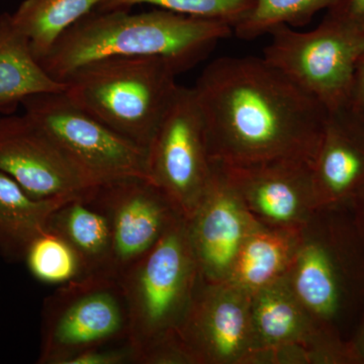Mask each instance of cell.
<instances>
[{"instance_id": "7a4b0ae2", "label": "cell", "mask_w": 364, "mask_h": 364, "mask_svg": "<svg viewBox=\"0 0 364 364\" xmlns=\"http://www.w3.org/2000/svg\"><path fill=\"white\" fill-rule=\"evenodd\" d=\"M232 33L233 28L223 21L166 9L135 14L100 11L71 26L40 64L62 83L85 64L111 57H158L181 74L200 64Z\"/></svg>"}, {"instance_id": "52a82bcc", "label": "cell", "mask_w": 364, "mask_h": 364, "mask_svg": "<svg viewBox=\"0 0 364 364\" xmlns=\"http://www.w3.org/2000/svg\"><path fill=\"white\" fill-rule=\"evenodd\" d=\"M268 35L263 57L327 112L348 107L354 73L364 53V37L325 16L314 30L279 26Z\"/></svg>"}, {"instance_id": "30bf717a", "label": "cell", "mask_w": 364, "mask_h": 364, "mask_svg": "<svg viewBox=\"0 0 364 364\" xmlns=\"http://www.w3.org/2000/svg\"><path fill=\"white\" fill-rule=\"evenodd\" d=\"M252 294L230 282L200 279L177 341L188 364L258 363Z\"/></svg>"}, {"instance_id": "484cf974", "label": "cell", "mask_w": 364, "mask_h": 364, "mask_svg": "<svg viewBox=\"0 0 364 364\" xmlns=\"http://www.w3.org/2000/svg\"><path fill=\"white\" fill-rule=\"evenodd\" d=\"M326 16L339 21L364 37V0H340Z\"/></svg>"}, {"instance_id": "7402d4cb", "label": "cell", "mask_w": 364, "mask_h": 364, "mask_svg": "<svg viewBox=\"0 0 364 364\" xmlns=\"http://www.w3.org/2000/svg\"><path fill=\"white\" fill-rule=\"evenodd\" d=\"M252 11L234 26L233 33L242 40H254L268 35L279 26H303L320 11H328L340 0H254Z\"/></svg>"}, {"instance_id": "ffe728a7", "label": "cell", "mask_w": 364, "mask_h": 364, "mask_svg": "<svg viewBox=\"0 0 364 364\" xmlns=\"http://www.w3.org/2000/svg\"><path fill=\"white\" fill-rule=\"evenodd\" d=\"M70 200H36L0 171V255L11 262L23 261L28 246L47 228L52 213Z\"/></svg>"}, {"instance_id": "d4e9b609", "label": "cell", "mask_w": 364, "mask_h": 364, "mask_svg": "<svg viewBox=\"0 0 364 364\" xmlns=\"http://www.w3.org/2000/svg\"><path fill=\"white\" fill-rule=\"evenodd\" d=\"M124 363H135V355L128 342L93 347L69 359L66 364Z\"/></svg>"}, {"instance_id": "6da1fadb", "label": "cell", "mask_w": 364, "mask_h": 364, "mask_svg": "<svg viewBox=\"0 0 364 364\" xmlns=\"http://www.w3.org/2000/svg\"><path fill=\"white\" fill-rule=\"evenodd\" d=\"M210 161L312 164L327 109L264 57H222L193 87Z\"/></svg>"}, {"instance_id": "7c38bea8", "label": "cell", "mask_w": 364, "mask_h": 364, "mask_svg": "<svg viewBox=\"0 0 364 364\" xmlns=\"http://www.w3.org/2000/svg\"><path fill=\"white\" fill-rule=\"evenodd\" d=\"M0 171L36 200H70L100 186L25 114L0 117Z\"/></svg>"}, {"instance_id": "4fadbf2b", "label": "cell", "mask_w": 364, "mask_h": 364, "mask_svg": "<svg viewBox=\"0 0 364 364\" xmlns=\"http://www.w3.org/2000/svg\"><path fill=\"white\" fill-rule=\"evenodd\" d=\"M92 200L111 226L112 275L119 279L184 218L152 181L126 178L102 184Z\"/></svg>"}, {"instance_id": "83f0119b", "label": "cell", "mask_w": 364, "mask_h": 364, "mask_svg": "<svg viewBox=\"0 0 364 364\" xmlns=\"http://www.w3.org/2000/svg\"><path fill=\"white\" fill-rule=\"evenodd\" d=\"M348 349L352 364H364V311L358 328L348 340Z\"/></svg>"}, {"instance_id": "f1b7e54d", "label": "cell", "mask_w": 364, "mask_h": 364, "mask_svg": "<svg viewBox=\"0 0 364 364\" xmlns=\"http://www.w3.org/2000/svg\"><path fill=\"white\" fill-rule=\"evenodd\" d=\"M354 225L364 243V191L349 205Z\"/></svg>"}, {"instance_id": "9a60e30c", "label": "cell", "mask_w": 364, "mask_h": 364, "mask_svg": "<svg viewBox=\"0 0 364 364\" xmlns=\"http://www.w3.org/2000/svg\"><path fill=\"white\" fill-rule=\"evenodd\" d=\"M207 191L186 220L200 279L227 282L237 254L256 224L219 165L213 163Z\"/></svg>"}, {"instance_id": "2e32d148", "label": "cell", "mask_w": 364, "mask_h": 364, "mask_svg": "<svg viewBox=\"0 0 364 364\" xmlns=\"http://www.w3.org/2000/svg\"><path fill=\"white\" fill-rule=\"evenodd\" d=\"M318 208L349 207L364 191V112H328L312 162Z\"/></svg>"}, {"instance_id": "cb8c5ba5", "label": "cell", "mask_w": 364, "mask_h": 364, "mask_svg": "<svg viewBox=\"0 0 364 364\" xmlns=\"http://www.w3.org/2000/svg\"><path fill=\"white\" fill-rule=\"evenodd\" d=\"M254 0H107L100 11L127 9L136 4H152L173 13L238 25L252 11Z\"/></svg>"}, {"instance_id": "5bb4252c", "label": "cell", "mask_w": 364, "mask_h": 364, "mask_svg": "<svg viewBox=\"0 0 364 364\" xmlns=\"http://www.w3.org/2000/svg\"><path fill=\"white\" fill-rule=\"evenodd\" d=\"M217 165L249 214L265 226L301 229L320 208L310 162L287 160L249 166Z\"/></svg>"}, {"instance_id": "f546056e", "label": "cell", "mask_w": 364, "mask_h": 364, "mask_svg": "<svg viewBox=\"0 0 364 364\" xmlns=\"http://www.w3.org/2000/svg\"><path fill=\"white\" fill-rule=\"evenodd\" d=\"M1 114H4V112H2L1 109H0V117H1Z\"/></svg>"}, {"instance_id": "9c48e42d", "label": "cell", "mask_w": 364, "mask_h": 364, "mask_svg": "<svg viewBox=\"0 0 364 364\" xmlns=\"http://www.w3.org/2000/svg\"><path fill=\"white\" fill-rule=\"evenodd\" d=\"M151 181L188 219L207 191L213 164L193 87L179 85L148 147Z\"/></svg>"}, {"instance_id": "4316f807", "label": "cell", "mask_w": 364, "mask_h": 364, "mask_svg": "<svg viewBox=\"0 0 364 364\" xmlns=\"http://www.w3.org/2000/svg\"><path fill=\"white\" fill-rule=\"evenodd\" d=\"M348 107L354 111L364 112V53L356 65Z\"/></svg>"}, {"instance_id": "8992f818", "label": "cell", "mask_w": 364, "mask_h": 364, "mask_svg": "<svg viewBox=\"0 0 364 364\" xmlns=\"http://www.w3.org/2000/svg\"><path fill=\"white\" fill-rule=\"evenodd\" d=\"M129 318L119 279L88 275L46 298L37 363L66 364L81 352L128 342Z\"/></svg>"}, {"instance_id": "e0dca14e", "label": "cell", "mask_w": 364, "mask_h": 364, "mask_svg": "<svg viewBox=\"0 0 364 364\" xmlns=\"http://www.w3.org/2000/svg\"><path fill=\"white\" fill-rule=\"evenodd\" d=\"M301 229L265 226L256 222L242 243L227 282L253 294L286 277Z\"/></svg>"}, {"instance_id": "ba28073f", "label": "cell", "mask_w": 364, "mask_h": 364, "mask_svg": "<svg viewBox=\"0 0 364 364\" xmlns=\"http://www.w3.org/2000/svg\"><path fill=\"white\" fill-rule=\"evenodd\" d=\"M21 105L23 114L98 186L126 178L151 181L148 149L105 126L64 91L31 95Z\"/></svg>"}, {"instance_id": "8fae6325", "label": "cell", "mask_w": 364, "mask_h": 364, "mask_svg": "<svg viewBox=\"0 0 364 364\" xmlns=\"http://www.w3.org/2000/svg\"><path fill=\"white\" fill-rule=\"evenodd\" d=\"M257 363L352 364L348 342L321 328L286 277L252 294Z\"/></svg>"}, {"instance_id": "d6986e66", "label": "cell", "mask_w": 364, "mask_h": 364, "mask_svg": "<svg viewBox=\"0 0 364 364\" xmlns=\"http://www.w3.org/2000/svg\"><path fill=\"white\" fill-rule=\"evenodd\" d=\"M65 83L53 79L33 57L23 33L11 14H0V109L14 111L25 98L65 91Z\"/></svg>"}, {"instance_id": "277c9868", "label": "cell", "mask_w": 364, "mask_h": 364, "mask_svg": "<svg viewBox=\"0 0 364 364\" xmlns=\"http://www.w3.org/2000/svg\"><path fill=\"white\" fill-rule=\"evenodd\" d=\"M286 279L314 321L348 342L364 311V243L349 207L318 208Z\"/></svg>"}, {"instance_id": "3957f363", "label": "cell", "mask_w": 364, "mask_h": 364, "mask_svg": "<svg viewBox=\"0 0 364 364\" xmlns=\"http://www.w3.org/2000/svg\"><path fill=\"white\" fill-rule=\"evenodd\" d=\"M135 363L188 364L177 335L200 282L186 218L119 277Z\"/></svg>"}, {"instance_id": "ac0fdd59", "label": "cell", "mask_w": 364, "mask_h": 364, "mask_svg": "<svg viewBox=\"0 0 364 364\" xmlns=\"http://www.w3.org/2000/svg\"><path fill=\"white\" fill-rule=\"evenodd\" d=\"M93 191L57 208L50 215L47 229L70 244L82 262L86 277H114L111 226L104 210L92 200Z\"/></svg>"}, {"instance_id": "603a6c76", "label": "cell", "mask_w": 364, "mask_h": 364, "mask_svg": "<svg viewBox=\"0 0 364 364\" xmlns=\"http://www.w3.org/2000/svg\"><path fill=\"white\" fill-rule=\"evenodd\" d=\"M23 261L31 274L44 284L60 287L86 277L76 251L47 228L30 244Z\"/></svg>"}, {"instance_id": "44dd1931", "label": "cell", "mask_w": 364, "mask_h": 364, "mask_svg": "<svg viewBox=\"0 0 364 364\" xmlns=\"http://www.w3.org/2000/svg\"><path fill=\"white\" fill-rule=\"evenodd\" d=\"M107 0H25L11 14L28 40L33 57L41 61L60 38Z\"/></svg>"}, {"instance_id": "5b68a950", "label": "cell", "mask_w": 364, "mask_h": 364, "mask_svg": "<svg viewBox=\"0 0 364 364\" xmlns=\"http://www.w3.org/2000/svg\"><path fill=\"white\" fill-rule=\"evenodd\" d=\"M176 67L158 57H111L85 64L64 81L74 104L148 149L179 85Z\"/></svg>"}]
</instances>
